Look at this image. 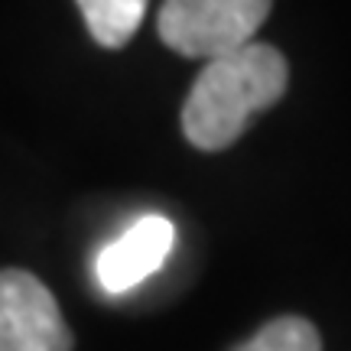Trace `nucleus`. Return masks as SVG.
I'll use <instances>...</instances> for the list:
<instances>
[{
    "mask_svg": "<svg viewBox=\"0 0 351 351\" xmlns=\"http://www.w3.org/2000/svg\"><path fill=\"white\" fill-rule=\"evenodd\" d=\"M234 351H322V341L313 322L300 315H283L267 322L254 339H247Z\"/></svg>",
    "mask_w": 351,
    "mask_h": 351,
    "instance_id": "obj_6",
    "label": "nucleus"
},
{
    "mask_svg": "<svg viewBox=\"0 0 351 351\" xmlns=\"http://www.w3.org/2000/svg\"><path fill=\"white\" fill-rule=\"evenodd\" d=\"M88 33L104 49H121L140 29L147 0H78Z\"/></svg>",
    "mask_w": 351,
    "mask_h": 351,
    "instance_id": "obj_5",
    "label": "nucleus"
},
{
    "mask_svg": "<svg viewBox=\"0 0 351 351\" xmlns=\"http://www.w3.org/2000/svg\"><path fill=\"white\" fill-rule=\"evenodd\" d=\"M0 351H72L56 296L26 270H0Z\"/></svg>",
    "mask_w": 351,
    "mask_h": 351,
    "instance_id": "obj_3",
    "label": "nucleus"
},
{
    "mask_svg": "<svg viewBox=\"0 0 351 351\" xmlns=\"http://www.w3.org/2000/svg\"><path fill=\"white\" fill-rule=\"evenodd\" d=\"M289 69L283 52L247 43L208 59L182 104V130L199 150H225L247 130L254 117L283 98Z\"/></svg>",
    "mask_w": 351,
    "mask_h": 351,
    "instance_id": "obj_1",
    "label": "nucleus"
},
{
    "mask_svg": "<svg viewBox=\"0 0 351 351\" xmlns=\"http://www.w3.org/2000/svg\"><path fill=\"white\" fill-rule=\"evenodd\" d=\"M176 247V225L163 215H143L121 238L101 247L95 257V280L104 293L121 296L150 280Z\"/></svg>",
    "mask_w": 351,
    "mask_h": 351,
    "instance_id": "obj_4",
    "label": "nucleus"
},
{
    "mask_svg": "<svg viewBox=\"0 0 351 351\" xmlns=\"http://www.w3.org/2000/svg\"><path fill=\"white\" fill-rule=\"evenodd\" d=\"M274 0H166L160 39L186 59H218L254 43Z\"/></svg>",
    "mask_w": 351,
    "mask_h": 351,
    "instance_id": "obj_2",
    "label": "nucleus"
}]
</instances>
